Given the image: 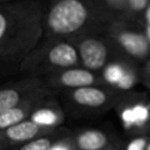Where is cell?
<instances>
[{"label":"cell","instance_id":"12","mask_svg":"<svg viewBox=\"0 0 150 150\" xmlns=\"http://www.w3.org/2000/svg\"><path fill=\"white\" fill-rule=\"evenodd\" d=\"M71 137L76 150H107L117 141L101 129H82Z\"/></svg>","mask_w":150,"mask_h":150},{"label":"cell","instance_id":"15","mask_svg":"<svg viewBox=\"0 0 150 150\" xmlns=\"http://www.w3.org/2000/svg\"><path fill=\"white\" fill-rule=\"evenodd\" d=\"M132 63H136V62L127 56L116 57V59L109 61L100 73L103 84L109 88L115 89L116 86L120 83V81L123 79L128 68Z\"/></svg>","mask_w":150,"mask_h":150},{"label":"cell","instance_id":"6","mask_svg":"<svg viewBox=\"0 0 150 150\" xmlns=\"http://www.w3.org/2000/svg\"><path fill=\"white\" fill-rule=\"evenodd\" d=\"M131 25L125 21L110 22L105 28V35L132 61H146L150 57V41L143 30L136 29Z\"/></svg>","mask_w":150,"mask_h":150},{"label":"cell","instance_id":"23","mask_svg":"<svg viewBox=\"0 0 150 150\" xmlns=\"http://www.w3.org/2000/svg\"><path fill=\"white\" fill-rule=\"evenodd\" d=\"M145 150H150V139H149V142H148V144H146V148H145Z\"/></svg>","mask_w":150,"mask_h":150},{"label":"cell","instance_id":"5","mask_svg":"<svg viewBox=\"0 0 150 150\" xmlns=\"http://www.w3.org/2000/svg\"><path fill=\"white\" fill-rule=\"evenodd\" d=\"M115 108L127 132L150 135V98L144 93H125Z\"/></svg>","mask_w":150,"mask_h":150},{"label":"cell","instance_id":"11","mask_svg":"<svg viewBox=\"0 0 150 150\" xmlns=\"http://www.w3.org/2000/svg\"><path fill=\"white\" fill-rule=\"evenodd\" d=\"M28 120L45 128L57 129L64 122V114L55 100H47L46 97L33 110Z\"/></svg>","mask_w":150,"mask_h":150},{"label":"cell","instance_id":"14","mask_svg":"<svg viewBox=\"0 0 150 150\" xmlns=\"http://www.w3.org/2000/svg\"><path fill=\"white\" fill-rule=\"evenodd\" d=\"M109 22H135L127 0H91Z\"/></svg>","mask_w":150,"mask_h":150},{"label":"cell","instance_id":"20","mask_svg":"<svg viewBox=\"0 0 150 150\" xmlns=\"http://www.w3.org/2000/svg\"><path fill=\"white\" fill-rule=\"evenodd\" d=\"M141 21L143 22V32L146 35L148 40L150 41V4L143 12V14L141 16Z\"/></svg>","mask_w":150,"mask_h":150},{"label":"cell","instance_id":"13","mask_svg":"<svg viewBox=\"0 0 150 150\" xmlns=\"http://www.w3.org/2000/svg\"><path fill=\"white\" fill-rule=\"evenodd\" d=\"M49 95V91L47 93H42V94H38L35 96H33L32 98L27 100L25 103L9 109L5 112L0 114V131L4 129H7L12 125H15L27 118H29L30 114L33 112V110L39 105V103L45 100L47 96Z\"/></svg>","mask_w":150,"mask_h":150},{"label":"cell","instance_id":"19","mask_svg":"<svg viewBox=\"0 0 150 150\" xmlns=\"http://www.w3.org/2000/svg\"><path fill=\"white\" fill-rule=\"evenodd\" d=\"M48 150H76L71 134H68L57 139Z\"/></svg>","mask_w":150,"mask_h":150},{"label":"cell","instance_id":"22","mask_svg":"<svg viewBox=\"0 0 150 150\" xmlns=\"http://www.w3.org/2000/svg\"><path fill=\"white\" fill-rule=\"evenodd\" d=\"M107 150H123V144L117 139L111 146H109Z\"/></svg>","mask_w":150,"mask_h":150},{"label":"cell","instance_id":"8","mask_svg":"<svg viewBox=\"0 0 150 150\" xmlns=\"http://www.w3.org/2000/svg\"><path fill=\"white\" fill-rule=\"evenodd\" d=\"M47 91H49V88L36 75H28L22 80L6 84L0 88V114L25 103L38 94Z\"/></svg>","mask_w":150,"mask_h":150},{"label":"cell","instance_id":"7","mask_svg":"<svg viewBox=\"0 0 150 150\" xmlns=\"http://www.w3.org/2000/svg\"><path fill=\"white\" fill-rule=\"evenodd\" d=\"M125 93H121L107 86H89L68 90L69 102L83 110H107L115 108Z\"/></svg>","mask_w":150,"mask_h":150},{"label":"cell","instance_id":"17","mask_svg":"<svg viewBox=\"0 0 150 150\" xmlns=\"http://www.w3.org/2000/svg\"><path fill=\"white\" fill-rule=\"evenodd\" d=\"M130 13L136 21H141V16L143 14V12L145 11V8L149 6L150 0H127Z\"/></svg>","mask_w":150,"mask_h":150},{"label":"cell","instance_id":"4","mask_svg":"<svg viewBox=\"0 0 150 150\" xmlns=\"http://www.w3.org/2000/svg\"><path fill=\"white\" fill-rule=\"evenodd\" d=\"M74 43L77 49L81 67L95 73H101L109 61L125 56L107 35H84L75 40Z\"/></svg>","mask_w":150,"mask_h":150},{"label":"cell","instance_id":"3","mask_svg":"<svg viewBox=\"0 0 150 150\" xmlns=\"http://www.w3.org/2000/svg\"><path fill=\"white\" fill-rule=\"evenodd\" d=\"M77 66L81 64L73 41L45 39L21 61L20 70L29 75L40 76Z\"/></svg>","mask_w":150,"mask_h":150},{"label":"cell","instance_id":"16","mask_svg":"<svg viewBox=\"0 0 150 150\" xmlns=\"http://www.w3.org/2000/svg\"><path fill=\"white\" fill-rule=\"evenodd\" d=\"M68 134H70V132L66 128L60 127L48 134L32 138V139L22 143L21 145H18L9 150H48L57 139H60L61 137H63Z\"/></svg>","mask_w":150,"mask_h":150},{"label":"cell","instance_id":"24","mask_svg":"<svg viewBox=\"0 0 150 150\" xmlns=\"http://www.w3.org/2000/svg\"><path fill=\"white\" fill-rule=\"evenodd\" d=\"M4 1H6V0H0V2H4Z\"/></svg>","mask_w":150,"mask_h":150},{"label":"cell","instance_id":"21","mask_svg":"<svg viewBox=\"0 0 150 150\" xmlns=\"http://www.w3.org/2000/svg\"><path fill=\"white\" fill-rule=\"evenodd\" d=\"M141 81L148 89H150V57L145 61L144 67L141 69Z\"/></svg>","mask_w":150,"mask_h":150},{"label":"cell","instance_id":"10","mask_svg":"<svg viewBox=\"0 0 150 150\" xmlns=\"http://www.w3.org/2000/svg\"><path fill=\"white\" fill-rule=\"evenodd\" d=\"M53 130L55 129L41 127L27 118L15 125L0 131V150L13 149L32 138L48 134Z\"/></svg>","mask_w":150,"mask_h":150},{"label":"cell","instance_id":"9","mask_svg":"<svg viewBox=\"0 0 150 150\" xmlns=\"http://www.w3.org/2000/svg\"><path fill=\"white\" fill-rule=\"evenodd\" d=\"M45 83L48 88L74 90L89 86H104L100 73L91 71L81 66L70 67L46 75Z\"/></svg>","mask_w":150,"mask_h":150},{"label":"cell","instance_id":"2","mask_svg":"<svg viewBox=\"0 0 150 150\" xmlns=\"http://www.w3.org/2000/svg\"><path fill=\"white\" fill-rule=\"evenodd\" d=\"M109 23L91 0H50L43 14V38L74 42L105 30Z\"/></svg>","mask_w":150,"mask_h":150},{"label":"cell","instance_id":"1","mask_svg":"<svg viewBox=\"0 0 150 150\" xmlns=\"http://www.w3.org/2000/svg\"><path fill=\"white\" fill-rule=\"evenodd\" d=\"M45 9L36 0L0 5V64L20 62L43 38Z\"/></svg>","mask_w":150,"mask_h":150},{"label":"cell","instance_id":"18","mask_svg":"<svg viewBox=\"0 0 150 150\" xmlns=\"http://www.w3.org/2000/svg\"><path fill=\"white\" fill-rule=\"evenodd\" d=\"M150 139V135H137L125 144L123 150H145L146 144Z\"/></svg>","mask_w":150,"mask_h":150}]
</instances>
